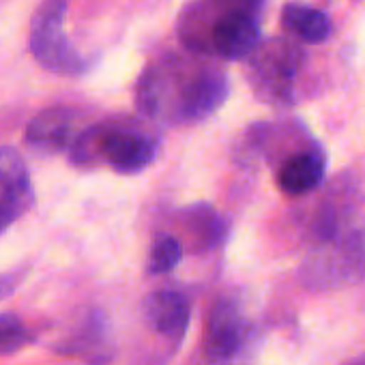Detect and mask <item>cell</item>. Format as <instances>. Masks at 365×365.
I'll use <instances>...</instances> for the list:
<instances>
[{
  "label": "cell",
  "mask_w": 365,
  "mask_h": 365,
  "mask_svg": "<svg viewBox=\"0 0 365 365\" xmlns=\"http://www.w3.org/2000/svg\"><path fill=\"white\" fill-rule=\"evenodd\" d=\"M35 341V333L18 314H0V356L16 354Z\"/></svg>",
  "instance_id": "12"
},
{
  "label": "cell",
  "mask_w": 365,
  "mask_h": 365,
  "mask_svg": "<svg viewBox=\"0 0 365 365\" xmlns=\"http://www.w3.org/2000/svg\"><path fill=\"white\" fill-rule=\"evenodd\" d=\"M190 224L200 232V241L205 245H217L226 237V222L215 215V211L207 205L190 207Z\"/></svg>",
  "instance_id": "13"
},
{
  "label": "cell",
  "mask_w": 365,
  "mask_h": 365,
  "mask_svg": "<svg viewBox=\"0 0 365 365\" xmlns=\"http://www.w3.org/2000/svg\"><path fill=\"white\" fill-rule=\"evenodd\" d=\"M144 318L157 333L182 337L190 327V303L180 292L159 290L144 299Z\"/></svg>",
  "instance_id": "9"
},
{
  "label": "cell",
  "mask_w": 365,
  "mask_h": 365,
  "mask_svg": "<svg viewBox=\"0 0 365 365\" xmlns=\"http://www.w3.org/2000/svg\"><path fill=\"white\" fill-rule=\"evenodd\" d=\"M282 22L288 33L297 35L299 39L307 43H322L331 37V20L327 14L299 5V3H288L282 11Z\"/></svg>",
  "instance_id": "11"
},
{
  "label": "cell",
  "mask_w": 365,
  "mask_h": 365,
  "mask_svg": "<svg viewBox=\"0 0 365 365\" xmlns=\"http://www.w3.org/2000/svg\"><path fill=\"white\" fill-rule=\"evenodd\" d=\"M245 339V322L239 307L232 301H220L211 309L205 350L211 359H230L239 352Z\"/></svg>",
  "instance_id": "6"
},
{
  "label": "cell",
  "mask_w": 365,
  "mask_h": 365,
  "mask_svg": "<svg viewBox=\"0 0 365 365\" xmlns=\"http://www.w3.org/2000/svg\"><path fill=\"white\" fill-rule=\"evenodd\" d=\"M182 258V245L174 237H159L148 254V273L161 275L178 267Z\"/></svg>",
  "instance_id": "14"
},
{
  "label": "cell",
  "mask_w": 365,
  "mask_h": 365,
  "mask_svg": "<svg viewBox=\"0 0 365 365\" xmlns=\"http://www.w3.org/2000/svg\"><path fill=\"white\" fill-rule=\"evenodd\" d=\"M365 273V250L361 243H344L316 256L303 271L307 284L335 286L359 279Z\"/></svg>",
  "instance_id": "4"
},
{
  "label": "cell",
  "mask_w": 365,
  "mask_h": 365,
  "mask_svg": "<svg viewBox=\"0 0 365 365\" xmlns=\"http://www.w3.org/2000/svg\"><path fill=\"white\" fill-rule=\"evenodd\" d=\"M324 168H327V161H324L322 150L309 148L305 153L290 157L282 165L277 182H279L282 192H286L290 196H301L320 185L324 178Z\"/></svg>",
  "instance_id": "10"
},
{
  "label": "cell",
  "mask_w": 365,
  "mask_h": 365,
  "mask_svg": "<svg viewBox=\"0 0 365 365\" xmlns=\"http://www.w3.org/2000/svg\"><path fill=\"white\" fill-rule=\"evenodd\" d=\"M228 78L222 73H200L180 88L178 95V118L202 120L213 114L228 97Z\"/></svg>",
  "instance_id": "7"
},
{
  "label": "cell",
  "mask_w": 365,
  "mask_h": 365,
  "mask_svg": "<svg viewBox=\"0 0 365 365\" xmlns=\"http://www.w3.org/2000/svg\"><path fill=\"white\" fill-rule=\"evenodd\" d=\"M101 341H103V320L91 318L88 324L80 331L78 337L71 339V344L65 350L67 352H80L82 356H88L91 361L99 363L103 352H106L101 348Z\"/></svg>",
  "instance_id": "15"
},
{
  "label": "cell",
  "mask_w": 365,
  "mask_h": 365,
  "mask_svg": "<svg viewBox=\"0 0 365 365\" xmlns=\"http://www.w3.org/2000/svg\"><path fill=\"white\" fill-rule=\"evenodd\" d=\"M356 365H365V361H359V363H356Z\"/></svg>",
  "instance_id": "18"
},
{
  "label": "cell",
  "mask_w": 365,
  "mask_h": 365,
  "mask_svg": "<svg viewBox=\"0 0 365 365\" xmlns=\"http://www.w3.org/2000/svg\"><path fill=\"white\" fill-rule=\"evenodd\" d=\"M258 14L239 5L222 16L211 31L213 50L226 61H241L250 56L260 43V24Z\"/></svg>",
  "instance_id": "3"
},
{
  "label": "cell",
  "mask_w": 365,
  "mask_h": 365,
  "mask_svg": "<svg viewBox=\"0 0 365 365\" xmlns=\"http://www.w3.org/2000/svg\"><path fill=\"white\" fill-rule=\"evenodd\" d=\"M78 110L67 106H56L39 112L26 129V144L37 153L56 155L71 148L76 140Z\"/></svg>",
  "instance_id": "5"
},
{
  "label": "cell",
  "mask_w": 365,
  "mask_h": 365,
  "mask_svg": "<svg viewBox=\"0 0 365 365\" xmlns=\"http://www.w3.org/2000/svg\"><path fill=\"white\" fill-rule=\"evenodd\" d=\"M18 284L16 275H7V277H0V299H5Z\"/></svg>",
  "instance_id": "17"
},
{
  "label": "cell",
  "mask_w": 365,
  "mask_h": 365,
  "mask_svg": "<svg viewBox=\"0 0 365 365\" xmlns=\"http://www.w3.org/2000/svg\"><path fill=\"white\" fill-rule=\"evenodd\" d=\"M159 153L153 138L112 125H95L80 131L69 148L76 165H93L97 159L118 174H138L146 170Z\"/></svg>",
  "instance_id": "1"
},
{
  "label": "cell",
  "mask_w": 365,
  "mask_h": 365,
  "mask_svg": "<svg viewBox=\"0 0 365 365\" xmlns=\"http://www.w3.org/2000/svg\"><path fill=\"white\" fill-rule=\"evenodd\" d=\"M69 3L67 0H43L33 14L29 29V48L33 58L54 73H82L88 63L71 46L65 22Z\"/></svg>",
  "instance_id": "2"
},
{
  "label": "cell",
  "mask_w": 365,
  "mask_h": 365,
  "mask_svg": "<svg viewBox=\"0 0 365 365\" xmlns=\"http://www.w3.org/2000/svg\"><path fill=\"white\" fill-rule=\"evenodd\" d=\"M0 194L22 217L35 205V187L22 155L14 146L0 148Z\"/></svg>",
  "instance_id": "8"
},
{
  "label": "cell",
  "mask_w": 365,
  "mask_h": 365,
  "mask_svg": "<svg viewBox=\"0 0 365 365\" xmlns=\"http://www.w3.org/2000/svg\"><path fill=\"white\" fill-rule=\"evenodd\" d=\"M20 217L16 215V211L11 209V205L5 200V196L0 194V235H3L14 222H18Z\"/></svg>",
  "instance_id": "16"
}]
</instances>
